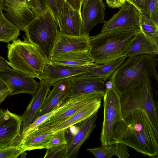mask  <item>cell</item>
Masks as SVG:
<instances>
[{
    "mask_svg": "<svg viewBox=\"0 0 158 158\" xmlns=\"http://www.w3.org/2000/svg\"><path fill=\"white\" fill-rule=\"evenodd\" d=\"M117 143L155 158L158 154V130L147 112L143 109H137L114 124L113 144Z\"/></svg>",
    "mask_w": 158,
    "mask_h": 158,
    "instance_id": "cell-1",
    "label": "cell"
},
{
    "mask_svg": "<svg viewBox=\"0 0 158 158\" xmlns=\"http://www.w3.org/2000/svg\"><path fill=\"white\" fill-rule=\"evenodd\" d=\"M139 29L123 28L101 32L90 37L89 52L95 65H101L126 56Z\"/></svg>",
    "mask_w": 158,
    "mask_h": 158,
    "instance_id": "cell-2",
    "label": "cell"
},
{
    "mask_svg": "<svg viewBox=\"0 0 158 158\" xmlns=\"http://www.w3.org/2000/svg\"><path fill=\"white\" fill-rule=\"evenodd\" d=\"M156 56L141 54L128 57L109 78L120 96L135 86L146 75L158 81Z\"/></svg>",
    "mask_w": 158,
    "mask_h": 158,
    "instance_id": "cell-3",
    "label": "cell"
},
{
    "mask_svg": "<svg viewBox=\"0 0 158 158\" xmlns=\"http://www.w3.org/2000/svg\"><path fill=\"white\" fill-rule=\"evenodd\" d=\"M24 40H14L8 43L7 58L8 65L13 69L42 80L45 64L48 63L38 47L32 43L25 36Z\"/></svg>",
    "mask_w": 158,
    "mask_h": 158,
    "instance_id": "cell-4",
    "label": "cell"
},
{
    "mask_svg": "<svg viewBox=\"0 0 158 158\" xmlns=\"http://www.w3.org/2000/svg\"><path fill=\"white\" fill-rule=\"evenodd\" d=\"M120 99L124 119L135 110L143 109L158 130L157 107L154 100L151 80L148 75H145L136 85L121 96Z\"/></svg>",
    "mask_w": 158,
    "mask_h": 158,
    "instance_id": "cell-5",
    "label": "cell"
},
{
    "mask_svg": "<svg viewBox=\"0 0 158 158\" xmlns=\"http://www.w3.org/2000/svg\"><path fill=\"white\" fill-rule=\"evenodd\" d=\"M59 28L58 23L48 9L36 17L25 27V36L40 49L50 63L52 49Z\"/></svg>",
    "mask_w": 158,
    "mask_h": 158,
    "instance_id": "cell-6",
    "label": "cell"
},
{
    "mask_svg": "<svg viewBox=\"0 0 158 158\" xmlns=\"http://www.w3.org/2000/svg\"><path fill=\"white\" fill-rule=\"evenodd\" d=\"M104 114L100 141L102 146L113 145L114 124L124 120L120 96L112 87L105 89L103 97Z\"/></svg>",
    "mask_w": 158,
    "mask_h": 158,
    "instance_id": "cell-7",
    "label": "cell"
},
{
    "mask_svg": "<svg viewBox=\"0 0 158 158\" xmlns=\"http://www.w3.org/2000/svg\"><path fill=\"white\" fill-rule=\"evenodd\" d=\"M27 74L10 68H0V79L6 85L11 96L27 93L32 96L36 93L40 82Z\"/></svg>",
    "mask_w": 158,
    "mask_h": 158,
    "instance_id": "cell-8",
    "label": "cell"
},
{
    "mask_svg": "<svg viewBox=\"0 0 158 158\" xmlns=\"http://www.w3.org/2000/svg\"><path fill=\"white\" fill-rule=\"evenodd\" d=\"M2 5L5 17L20 30L36 17L27 0H3Z\"/></svg>",
    "mask_w": 158,
    "mask_h": 158,
    "instance_id": "cell-9",
    "label": "cell"
},
{
    "mask_svg": "<svg viewBox=\"0 0 158 158\" xmlns=\"http://www.w3.org/2000/svg\"><path fill=\"white\" fill-rule=\"evenodd\" d=\"M121 7L111 19L105 22L101 32L117 29H139V10L127 1Z\"/></svg>",
    "mask_w": 158,
    "mask_h": 158,
    "instance_id": "cell-10",
    "label": "cell"
},
{
    "mask_svg": "<svg viewBox=\"0 0 158 158\" xmlns=\"http://www.w3.org/2000/svg\"><path fill=\"white\" fill-rule=\"evenodd\" d=\"M22 123L21 116L0 109V148L13 145L20 135Z\"/></svg>",
    "mask_w": 158,
    "mask_h": 158,
    "instance_id": "cell-11",
    "label": "cell"
},
{
    "mask_svg": "<svg viewBox=\"0 0 158 158\" xmlns=\"http://www.w3.org/2000/svg\"><path fill=\"white\" fill-rule=\"evenodd\" d=\"M98 110L90 116L79 123L75 133L67 139V143L64 158L77 157L81 145L89 138L96 127V121Z\"/></svg>",
    "mask_w": 158,
    "mask_h": 158,
    "instance_id": "cell-12",
    "label": "cell"
},
{
    "mask_svg": "<svg viewBox=\"0 0 158 158\" xmlns=\"http://www.w3.org/2000/svg\"><path fill=\"white\" fill-rule=\"evenodd\" d=\"M104 93V92H95L70 97L65 106L40 125L67 118L94 102L102 99Z\"/></svg>",
    "mask_w": 158,
    "mask_h": 158,
    "instance_id": "cell-13",
    "label": "cell"
},
{
    "mask_svg": "<svg viewBox=\"0 0 158 158\" xmlns=\"http://www.w3.org/2000/svg\"><path fill=\"white\" fill-rule=\"evenodd\" d=\"M82 5V35L89 36L90 31L95 26L105 22L106 6L102 0H84Z\"/></svg>",
    "mask_w": 158,
    "mask_h": 158,
    "instance_id": "cell-14",
    "label": "cell"
},
{
    "mask_svg": "<svg viewBox=\"0 0 158 158\" xmlns=\"http://www.w3.org/2000/svg\"><path fill=\"white\" fill-rule=\"evenodd\" d=\"M71 77L56 82L53 86V89L46 97L34 119L51 111L57 106L61 105L69 98L71 93Z\"/></svg>",
    "mask_w": 158,
    "mask_h": 158,
    "instance_id": "cell-15",
    "label": "cell"
},
{
    "mask_svg": "<svg viewBox=\"0 0 158 158\" xmlns=\"http://www.w3.org/2000/svg\"><path fill=\"white\" fill-rule=\"evenodd\" d=\"M60 32L74 36L82 35L83 24L81 11L74 9L64 1L62 12L57 19Z\"/></svg>",
    "mask_w": 158,
    "mask_h": 158,
    "instance_id": "cell-16",
    "label": "cell"
},
{
    "mask_svg": "<svg viewBox=\"0 0 158 158\" xmlns=\"http://www.w3.org/2000/svg\"><path fill=\"white\" fill-rule=\"evenodd\" d=\"M90 37L83 35L78 36L65 35L58 30L51 56L70 52L89 51Z\"/></svg>",
    "mask_w": 158,
    "mask_h": 158,
    "instance_id": "cell-17",
    "label": "cell"
},
{
    "mask_svg": "<svg viewBox=\"0 0 158 158\" xmlns=\"http://www.w3.org/2000/svg\"><path fill=\"white\" fill-rule=\"evenodd\" d=\"M102 100L94 102L67 118L40 125H45L52 134L62 130H66L87 119L98 110L101 106Z\"/></svg>",
    "mask_w": 158,
    "mask_h": 158,
    "instance_id": "cell-18",
    "label": "cell"
},
{
    "mask_svg": "<svg viewBox=\"0 0 158 158\" xmlns=\"http://www.w3.org/2000/svg\"><path fill=\"white\" fill-rule=\"evenodd\" d=\"M71 79L70 97L95 92L105 91V82L87 73L71 77Z\"/></svg>",
    "mask_w": 158,
    "mask_h": 158,
    "instance_id": "cell-19",
    "label": "cell"
},
{
    "mask_svg": "<svg viewBox=\"0 0 158 158\" xmlns=\"http://www.w3.org/2000/svg\"><path fill=\"white\" fill-rule=\"evenodd\" d=\"M52 134L44 125H40L29 134L16 139L13 145L27 151L45 149Z\"/></svg>",
    "mask_w": 158,
    "mask_h": 158,
    "instance_id": "cell-20",
    "label": "cell"
},
{
    "mask_svg": "<svg viewBox=\"0 0 158 158\" xmlns=\"http://www.w3.org/2000/svg\"><path fill=\"white\" fill-rule=\"evenodd\" d=\"M50 85L44 80H40L38 89L21 116L22 123L21 134L23 133L33 122L42 106L50 90Z\"/></svg>",
    "mask_w": 158,
    "mask_h": 158,
    "instance_id": "cell-21",
    "label": "cell"
},
{
    "mask_svg": "<svg viewBox=\"0 0 158 158\" xmlns=\"http://www.w3.org/2000/svg\"><path fill=\"white\" fill-rule=\"evenodd\" d=\"M89 68H78L48 63L46 64L44 68L42 79L52 86L62 79L87 73Z\"/></svg>",
    "mask_w": 158,
    "mask_h": 158,
    "instance_id": "cell-22",
    "label": "cell"
},
{
    "mask_svg": "<svg viewBox=\"0 0 158 158\" xmlns=\"http://www.w3.org/2000/svg\"><path fill=\"white\" fill-rule=\"evenodd\" d=\"M50 63L81 69L89 68L95 65L89 51L57 54L51 56Z\"/></svg>",
    "mask_w": 158,
    "mask_h": 158,
    "instance_id": "cell-23",
    "label": "cell"
},
{
    "mask_svg": "<svg viewBox=\"0 0 158 158\" xmlns=\"http://www.w3.org/2000/svg\"><path fill=\"white\" fill-rule=\"evenodd\" d=\"M158 54V49L140 32L133 42L126 56L143 54L156 56Z\"/></svg>",
    "mask_w": 158,
    "mask_h": 158,
    "instance_id": "cell-24",
    "label": "cell"
},
{
    "mask_svg": "<svg viewBox=\"0 0 158 158\" xmlns=\"http://www.w3.org/2000/svg\"><path fill=\"white\" fill-rule=\"evenodd\" d=\"M124 56L111 62L101 65H95L88 69L87 73L106 81L125 60Z\"/></svg>",
    "mask_w": 158,
    "mask_h": 158,
    "instance_id": "cell-25",
    "label": "cell"
},
{
    "mask_svg": "<svg viewBox=\"0 0 158 158\" xmlns=\"http://www.w3.org/2000/svg\"><path fill=\"white\" fill-rule=\"evenodd\" d=\"M139 27L141 32L158 49V24L141 13Z\"/></svg>",
    "mask_w": 158,
    "mask_h": 158,
    "instance_id": "cell-26",
    "label": "cell"
},
{
    "mask_svg": "<svg viewBox=\"0 0 158 158\" xmlns=\"http://www.w3.org/2000/svg\"><path fill=\"white\" fill-rule=\"evenodd\" d=\"M20 29L8 20L4 14L0 12V42L9 43L17 39Z\"/></svg>",
    "mask_w": 158,
    "mask_h": 158,
    "instance_id": "cell-27",
    "label": "cell"
},
{
    "mask_svg": "<svg viewBox=\"0 0 158 158\" xmlns=\"http://www.w3.org/2000/svg\"><path fill=\"white\" fill-rule=\"evenodd\" d=\"M68 100L67 99L61 105L57 106L51 111L44 114L35 118L31 123L29 125L25 131L23 133L21 134L18 138L22 137L36 129L39 125L44 123L49 117L65 106L68 104Z\"/></svg>",
    "mask_w": 158,
    "mask_h": 158,
    "instance_id": "cell-28",
    "label": "cell"
},
{
    "mask_svg": "<svg viewBox=\"0 0 158 158\" xmlns=\"http://www.w3.org/2000/svg\"><path fill=\"white\" fill-rule=\"evenodd\" d=\"M158 0H145L143 14L158 24Z\"/></svg>",
    "mask_w": 158,
    "mask_h": 158,
    "instance_id": "cell-29",
    "label": "cell"
},
{
    "mask_svg": "<svg viewBox=\"0 0 158 158\" xmlns=\"http://www.w3.org/2000/svg\"><path fill=\"white\" fill-rule=\"evenodd\" d=\"M86 150L91 152L96 158H111L115 156L113 145L102 146L95 148H88Z\"/></svg>",
    "mask_w": 158,
    "mask_h": 158,
    "instance_id": "cell-30",
    "label": "cell"
},
{
    "mask_svg": "<svg viewBox=\"0 0 158 158\" xmlns=\"http://www.w3.org/2000/svg\"><path fill=\"white\" fill-rule=\"evenodd\" d=\"M66 130H64L52 134L47 143L45 149L59 146L67 143Z\"/></svg>",
    "mask_w": 158,
    "mask_h": 158,
    "instance_id": "cell-31",
    "label": "cell"
},
{
    "mask_svg": "<svg viewBox=\"0 0 158 158\" xmlns=\"http://www.w3.org/2000/svg\"><path fill=\"white\" fill-rule=\"evenodd\" d=\"M24 151L14 145L0 148V158H16Z\"/></svg>",
    "mask_w": 158,
    "mask_h": 158,
    "instance_id": "cell-32",
    "label": "cell"
},
{
    "mask_svg": "<svg viewBox=\"0 0 158 158\" xmlns=\"http://www.w3.org/2000/svg\"><path fill=\"white\" fill-rule=\"evenodd\" d=\"M57 23V19L61 14L64 0H44Z\"/></svg>",
    "mask_w": 158,
    "mask_h": 158,
    "instance_id": "cell-33",
    "label": "cell"
},
{
    "mask_svg": "<svg viewBox=\"0 0 158 158\" xmlns=\"http://www.w3.org/2000/svg\"><path fill=\"white\" fill-rule=\"evenodd\" d=\"M32 10L36 17L45 13L49 8L44 0H27Z\"/></svg>",
    "mask_w": 158,
    "mask_h": 158,
    "instance_id": "cell-34",
    "label": "cell"
},
{
    "mask_svg": "<svg viewBox=\"0 0 158 158\" xmlns=\"http://www.w3.org/2000/svg\"><path fill=\"white\" fill-rule=\"evenodd\" d=\"M66 144L47 149L44 158H64Z\"/></svg>",
    "mask_w": 158,
    "mask_h": 158,
    "instance_id": "cell-35",
    "label": "cell"
},
{
    "mask_svg": "<svg viewBox=\"0 0 158 158\" xmlns=\"http://www.w3.org/2000/svg\"><path fill=\"white\" fill-rule=\"evenodd\" d=\"M114 144L115 156L119 158H127L130 156L127 145L120 143H116Z\"/></svg>",
    "mask_w": 158,
    "mask_h": 158,
    "instance_id": "cell-36",
    "label": "cell"
},
{
    "mask_svg": "<svg viewBox=\"0 0 158 158\" xmlns=\"http://www.w3.org/2000/svg\"><path fill=\"white\" fill-rule=\"evenodd\" d=\"M108 6L112 8H119L127 0H105Z\"/></svg>",
    "mask_w": 158,
    "mask_h": 158,
    "instance_id": "cell-37",
    "label": "cell"
},
{
    "mask_svg": "<svg viewBox=\"0 0 158 158\" xmlns=\"http://www.w3.org/2000/svg\"><path fill=\"white\" fill-rule=\"evenodd\" d=\"M127 1L135 6L141 13H143L145 0H127Z\"/></svg>",
    "mask_w": 158,
    "mask_h": 158,
    "instance_id": "cell-38",
    "label": "cell"
},
{
    "mask_svg": "<svg viewBox=\"0 0 158 158\" xmlns=\"http://www.w3.org/2000/svg\"><path fill=\"white\" fill-rule=\"evenodd\" d=\"M74 9L81 11V7L84 0H64Z\"/></svg>",
    "mask_w": 158,
    "mask_h": 158,
    "instance_id": "cell-39",
    "label": "cell"
},
{
    "mask_svg": "<svg viewBox=\"0 0 158 158\" xmlns=\"http://www.w3.org/2000/svg\"><path fill=\"white\" fill-rule=\"evenodd\" d=\"M8 61L3 57L0 56V68L6 69L9 68Z\"/></svg>",
    "mask_w": 158,
    "mask_h": 158,
    "instance_id": "cell-40",
    "label": "cell"
},
{
    "mask_svg": "<svg viewBox=\"0 0 158 158\" xmlns=\"http://www.w3.org/2000/svg\"><path fill=\"white\" fill-rule=\"evenodd\" d=\"M9 95L8 90L0 94V105Z\"/></svg>",
    "mask_w": 158,
    "mask_h": 158,
    "instance_id": "cell-41",
    "label": "cell"
},
{
    "mask_svg": "<svg viewBox=\"0 0 158 158\" xmlns=\"http://www.w3.org/2000/svg\"><path fill=\"white\" fill-rule=\"evenodd\" d=\"M8 90L6 85L0 79V94Z\"/></svg>",
    "mask_w": 158,
    "mask_h": 158,
    "instance_id": "cell-42",
    "label": "cell"
},
{
    "mask_svg": "<svg viewBox=\"0 0 158 158\" xmlns=\"http://www.w3.org/2000/svg\"><path fill=\"white\" fill-rule=\"evenodd\" d=\"M112 85V83L110 81H107L105 84V87L106 88L105 89H108L113 87Z\"/></svg>",
    "mask_w": 158,
    "mask_h": 158,
    "instance_id": "cell-43",
    "label": "cell"
},
{
    "mask_svg": "<svg viewBox=\"0 0 158 158\" xmlns=\"http://www.w3.org/2000/svg\"><path fill=\"white\" fill-rule=\"evenodd\" d=\"M3 1L2 0H0V12L3 10Z\"/></svg>",
    "mask_w": 158,
    "mask_h": 158,
    "instance_id": "cell-44",
    "label": "cell"
},
{
    "mask_svg": "<svg viewBox=\"0 0 158 158\" xmlns=\"http://www.w3.org/2000/svg\"><path fill=\"white\" fill-rule=\"evenodd\" d=\"M3 0H2V1H3Z\"/></svg>",
    "mask_w": 158,
    "mask_h": 158,
    "instance_id": "cell-45",
    "label": "cell"
}]
</instances>
